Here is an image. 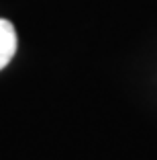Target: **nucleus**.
<instances>
[{"instance_id": "1", "label": "nucleus", "mask_w": 157, "mask_h": 160, "mask_svg": "<svg viewBox=\"0 0 157 160\" xmlns=\"http://www.w3.org/2000/svg\"><path fill=\"white\" fill-rule=\"evenodd\" d=\"M16 52V33L10 21L0 19V70L8 66Z\"/></svg>"}]
</instances>
